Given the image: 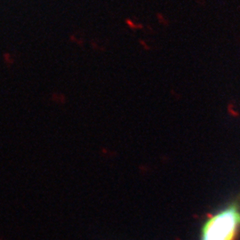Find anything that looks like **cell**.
Masks as SVG:
<instances>
[{
    "instance_id": "6da1fadb",
    "label": "cell",
    "mask_w": 240,
    "mask_h": 240,
    "mask_svg": "<svg viewBox=\"0 0 240 240\" xmlns=\"http://www.w3.org/2000/svg\"><path fill=\"white\" fill-rule=\"evenodd\" d=\"M240 230V205L230 204L210 216L204 223L201 240H236Z\"/></svg>"
}]
</instances>
